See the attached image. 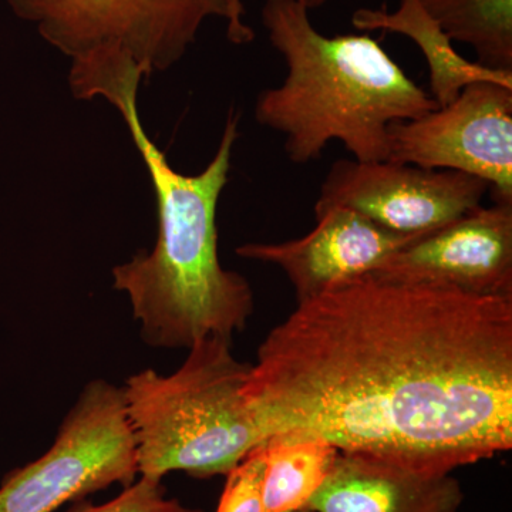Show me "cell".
<instances>
[{
  "mask_svg": "<svg viewBox=\"0 0 512 512\" xmlns=\"http://www.w3.org/2000/svg\"><path fill=\"white\" fill-rule=\"evenodd\" d=\"M245 403L265 440L453 473L512 447V296L359 276L261 343Z\"/></svg>",
  "mask_w": 512,
  "mask_h": 512,
  "instance_id": "6da1fadb",
  "label": "cell"
},
{
  "mask_svg": "<svg viewBox=\"0 0 512 512\" xmlns=\"http://www.w3.org/2000/svg\"><path fill=\"white\" fill-rule=\"evenodd\" d=\"M143 80L138 73L124 74L100 92L119 111L146 165L158 214L156 247L116 266L114 288L127 293L148 345L190 349L211 336L232 340L254 313L251 285L225 269L218 254L217 210L231 173L239 116L229 111L217 153L201 173H180L141 123Z\"/></svg>",
  "mask_w": 512,
  "mask_h": 512,
  "instance_id": "7a4b0ae2",
  "label": "cell"
},
{
  "mask_svg": "<svg viewBox=\"0 0 512 512\" xmlns=\"http://www.w3.org/2000/svg\"><path fill=\"white\" fill-rule=\"evenodd\" d=\"M262 25L286 76L259 93L255 120L285 138L288 160H319L340 141L357 161L389 158V127L439 109L369 33L325 36L296 0H265Z\"/></svg>",
  "mask_w": 512,
  "mask_h": 512,
  "instance_id": "3957f363",
  "label": "cell"
},
{
  "mask_svg": "<svg viewBox=\"0 0 512 512\" xmlns=\"http://www.w3.org/2000/svg\"><path fill=\"white\" fill-rule=\"evenodd\" d=\"M231 348L232 340L211 336L191 346L173 375L146 369L128 377L121 389L138 476H227L265 443L242 394L251 365Z\"/></svg>",
  "mask_w": 512,
  "mask_h": 512,
  "instance_id": "277c9868",
  "label": "cell"
},
{
  "mask_svg": "<svg viewBox=\"0 0 512 512\" xmlns=\"http://www.w3.org/2000/svg\"><path fill=\"white\" fill-rule=\"evenodd\" d=\"M10 9L70 60L111 49L126 53L144 76L180 62L211 18L227 20L234 45L255 39L232 0H8Z\"/></svg>",
  "mask_w": 512,
  "mask_h": 512,
  "instance_id": "5b68a950",
  "label": "cell"
},
{
  "mask_svg": "<svg viewBox=\"0 0 512 512\" xmlns=\"http://www.w3.org/2000/svg\"><path fill=\"white\" fill-rule=\"evenodd\" d=\"M137 446L123 389L106 380L84 387L53 446L0 485V512H55L113 484H133Z\"/></svg>",
  "mask_w": 512,
  "mask_h": 512,
  "instance_id": "8992f818",
  "label": "cell"
},
{
  "mask_svg": "<svg viewBox=\"0 0 512 512\" xmlns=\"http://www.w3.org/2000/svg\"><path fill=\"white\" fill-rule=\"evenodd\" d=\"M387 161L473 175L494 202H512V87L468 84L447 106L396 121Z\"/></svg>",
  "mask_w": 512,
  "mask_h": 512,
  "instance_id": "52a82bcc",
  "label": "cell"
},
{
  "mask_svg": "<svg viewBox=\"0 0 512 512\" xmlns=\"http://www.w3.org/2000/svg\"><path fill=\"white\" fill-rule=\"evenodd\" d=\"M490 185L458 171L342 158L330 167L313 210L359 212L387 231L421 237L480 207Z\"/></svg>",
  "mask_w": 512,
  "mask_h": 512,
  "instance_id": "ba28073f",
  "label": "cell"
},
{
  "mask_svg": "<svg viewBox=\"0 0 512 512\" xmlns=\"http://www.w3.org/2000/svg\"><path fill=\"white\" fill-rule=\"evenodd\" d=\"M370 274L476 295L512 296V202L480 205L403 247Z\"/></svg>",
  "mask_w": 512,
  "mask_h": 512,
  "instance_id": "9c48e42d",
  "label": "cell"
},
{
  "mask_svg": "<svg viewBox=\"0 0 512 512\" xmlns=\"http://www.w3.org/2000/svg\"><path fill=\"white\" fill-rule=\"evenodd\" d=\"M309 234L279 244H245L242 258L278 266L291 282L298 303L332 286L370 274L403 247L421 237L387 231L350 208L313 210Z\"/></svg>",
  "mask_w": 512,
  "mask_h": 512,
  "instance_id": "30bf717a",
  "label": "cell"
},
{
  "mask_svg": "<svg viewBox=\"0 0 512 512\" xmlns=\"http://www.w3.org/2000/svg\"><path fill=\"white\" fill-rule=\"evenodd\" d=\"M453 473H426L382 458L343 453L306 510L312 512H460Z\"/></svg>",
  "mask_w": 512,
  "mask_h": 512,
  "instance_id": "8fae6325",
  "label": "cell"
},
{
  "mask_svg": "<svg viewBox=\"0 0 512 512\" xmlns=\"http://www.w3.org/2000/svg\"><path fill=\"white\" fill-rule=\"evenodd\" d=\"M353 28L360 32L397 33L409 37L419 47L429 67L430 96L444 107L457 99L468 84L488 82L512 87V72L487 69L460 55L420 0H400L394 12L386 9H359L352 16Z\"/></svg>",
  "mask_w": 512,
  "mask_h": 512,
  "instance_id": "7c38bea8",
  "label": "cell"
},
{
  "mask_svg": "<svg viewBox=\"0 0 512 512\" xmlns=\"http://www.w3.org/2000/svg\"><path fill=\"white\" fill-rule=\"evenodd\" d=\"M339 450L318 436L274 434L264 443L262 512L306 510L325 483Z\"/></svg>",
  "mask_w": 512,
  "mask_h": 512,
  "instance_id": "4fadbf2b",
  "label": "cell"
},
{
  "mask_svg": "<svg viewBox=\"0 0 512 512\" xmlns=\"http://www.w3.org/2000/svg\"><path fill=\"white\" fill-rule=\"evenodd\" d=\"M451 40L473 47L477 63L512 72V0H420Z\"/></svg>",
  "mask_w": 512,
  "mask_h": 512,
  "instance_id": "5bb4252c",
  "label": "cell"
},
{
  "mask_svg": "<svg viewBox=\"0 0 512 512\" xmlns=\"http://www.w3.org/2000/svg\"><path fill=\"white\" fill-rule=\"evenodd\" d=\"M66 512H202L167 498L161 478L140 476V480L124 487L123 493L109 503L94 505L86 498L74 501Z\"/></svg>",
  "mask_w": 512,
  "mask_h": 512,
  "instance_id": "9a60e30c",
  "label": "cell"
},
{
  "mask_svg": "<svg viewBox=\"0 0 512 512\" xmlns=\"http://www.w3.org/2000/svg\"><path fill=\"white\" fill-rule=\"evenodd\" d=\"M264 444L227 474L217 512H262Z\"/></svg>",
  "mask_w": 512,
  "mask_h": 512,
  "instance_id": "2e32d148",
  "label": "cell"
},
{
  "mask_svg": "<svg viewBox=\"0 0 512 512\" xmlns=\"http://www.w3.org/2000/svg\"><path fill=\"white\" fill-rule=\"evenodd\" d=\"M232 5H234L235 16H237L239 22L248 25V23L245 22V15H247V12H245V6L244 3H242V0H232Z\"/></svg>",
  "mask_w": 512,
  "mask_h": 512,
  "instance_id": "e0dca14e",
  "label": "cell"
},
{
  "mask_svg": "<svg viewBox=\"0 0 512 512\" xmlns=\"http://www.w3.org/2000/svg\"><path fill=\"white\" fill-rule=\"evenodd\" d=\"M296 2L302 5L303 8L312 10L320 8V6L325 5V3L330 2V0H296Z\"/></svg>",
  "mask_w": 512,
  "mask_h": 512,
  "instance_id": "ac0fdd59",
  "label": "cell"
},
{
  "mask_svg": "<svg viewBox=\"0 0 512 512\" xmlns=\"http://www.w3.org/2000/svg\"><path fill=\"white\" fill-rule=\"evenodd\" d=\"M299 512H312V511H309V510H303V511H299Z\"/></svg>",
  "mask_w": 512,
  "mask_h": 512,
  "instance_id": "d6986e66",
  "label": "cell"
}]
</instances>
